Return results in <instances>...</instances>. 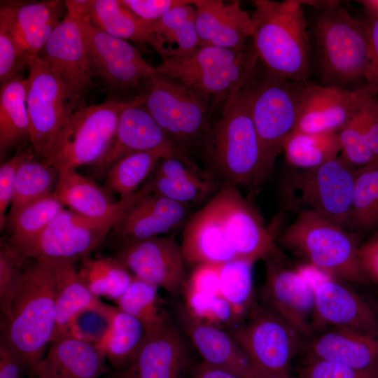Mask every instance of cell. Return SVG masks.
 Here are the masks:
<instances>
[{
	"label": "cell",
	"instance_id": "cell-1",
	"mask_svg": "<svg viewBox=\"0 0 378 378\" xmlns=\"http://www.w3.org/2000/svg\"><path fill=\"white\" fill-rule=\"evenodd\" d=\"M248 81L223 104L219 118L212 123L198 152L208 172L222 186L248 187L250 192L260 169V150Z\"/></svg>",
	"mask_w": 378,
	"mask_h": 378
},
{
	"label": "cell",
	"instance_id": "cell-2",
	"mask_svg": "<svg viewBox=\"0 0 378 378\" xmlns=\"http://www.w3.org/2000/svg\"><path fill=\"white\" fill-rule=\"evenodd\" d=\"M251 41L259 60L271 72L307 83L310 41L302 1L255 0Z\"/></svg>",
	"mask_w": 378,
	"mask_h": 378
},
{
	"label": "cell",
	"instance_id": "cell-3",
	"mask_svg": "<svg viewBox=\"0 0 378 378\" xmlns=\"http://www.w3.org/2000/svg\"><path fill=\"white\" fill-rule=\"evenodd\" d=\"M55 274L51 262L35 261L24 270L21 288L15 298L11 317L1 328L24 360L29 378L43 359L55 332Z\"/></svg>",
	"mask_w": 378,
	"mask_h": 378
},
{
	"label": "cell",
	"instance_id": "cell-4",
	"mask_svg": "<svg viewBox=\"0 0 378 378\" xmlns=\"http://www.w3.org/2000/svg\"><path fill=\"white\" fill-rule=\"evenodd\" d=\"M305 84L271 72L260 60L248 81L251 116L260 150V169L249 198L269 178L285 140L295 129Z\"/></svg>",
	"mask_w": 378,
	"mask_h": 378
},
{
	"label": "cell",
	"instance_id": "cell-5",
	"mask_svg": "<svg viewBox=\"0 0 378 378\" xmlns=\"http://www.w3.org/2000/svg\"><path fill=\"white\" fill-rule=\"evenodd\" d=\"M318 8L315 36L325 85L346 90L360 80L369 85L372 73L366 22L353 17L337 1Z\"/></svg>",
	"mask_w": 378,
	"mask_h": 378
},
{
	"label": "cell",
	"instance_id": "cell-6",
	"mask_svg": "<svg viewBox=\"0 0 378 378\" xmlns=\"http://www.w3.org/2000/svg\"><path fill=\"white\" fill-rule=\"evenodd\" d=\"M252 41L240 48L199 46L162 59L156 71L205 96L215 108L251 77L258 62Z\"/></svg>",
	"mask_w": 378,
	"mask_h": 378
},
{
	"label": "cell",
	"instance_id": "cell-7",
	"mask_svg": "<svg viewBox=\"0 0 378 378\" xmlns=\"http://www.w3.org/2000/svg\"><path fill=\"white\" fill-rule=\"evenodd\" d=\"M276 237L277 244L330 277L368 282L360 267L356 239L341 225L312 211L296 213Z\"/></svg>",
	"mask_w": 378,
	"mask_h": 378
},
{
	"label": "cell",
	"instance_id": "cell-8",
	"mask_svg": "<svg viewBox=\"0 0 378 378\" xmlns=\"http://www.w3.org/2000/svg\"><path fill=\"white\" fill-rule=\"evenodd\" d=\"M143 106L182 153L198 152L214 109L205 95L156 72L137 94Z\"/></svg>",
	"mask_w": 378,
	"mask_h": 378
},
{
	"label": "cell",
	"instance_id": "cell-9",
	"mask_svg": "<svg viewBox=\"0 0 378 378\" xmlns=\"http://www.w3.org/2000/svg\"><path fill=\"white\" fill-rule=\"evenodd\" d=\"M356 168L341 154L318 167L288 173L280 183L284 208L312 211L346 230Z\"/></svg>",
	"mask_w": 378,
	"mask_h": 378
},
{
	"label": "cell",
	"instance_id": "cell-10",
	"mask_svg": "<svg viewBox=\"0 0 378 378\" xmlns=\"http://www.w3.org/2000/svg\"><path fill=\"white\" fill-rule=\"evenodd\" d=\"M131 101L108 99L76 111L59 132L45 161L59 171L99 162L110 148L120 115Z\"/></svg>",
	"mask_w": 378,
	"mask_h": 378
},
{
	"label": "cell",
	"instance_id": "cell-11",
	"mask_svg": "<svg viewBox=\"0 0 378 378\" xmlns=\"http://www.w3.org/2000/svg\"><path fill=\"white\" fill-rule=\"evenodd\" d=\"M27 80L30 141L36 155L45 160L64 123L86 105L38 57L29 66Z\"/></svg>",
	"mask_w": 378,
	"mask_h": 378
},
{
	"label": "cell",
	"instance_id": "cell-12",
	"mask_svg": "<svg viewBox=\"0 0 378 378\" xmlns=\"http://www.w3.org/2000/svg\"><path fill=\"white\" fill-rule=\"evenodd\" d=\"M228 332L252 365L272 372L290 373L293 361L304 353L308 342L259 302Z\"/></svg>",
	"mask_w": 378,
	"mask_h": 378
},
{
	"label": "cell",
	"instance_id": "cell-13",
	"mask_svg": "<svg viewBox=\"0 0 378 378\" xmlns=\"http://www.w3.org/2000/svg\"><path fill=\"white\" fill-rule=\"evenodd\" d=\"M90 70L108 95L136 91L157 71L127 41L113 36L95 27L90 18H80Z\"/></svg>",
	"mask_w": 378,
	"mask_h": 378
},
{
	"label": "cell",
	"instance_id": "cell-14",
	"mask_svg": "<svg viewBox=\"0 0 378 378\" xmlns=\"http://www.w3.org/2000/svg\"><path fill=\"white\" fill-rule=\"evenodd\" d=\"M265 262V279L258 302L308 340L314 335V284L302 269L288 265L284 256Z\"/></svg>",
	"mask_w": 378,
	"mask_h": 378
},
{
	"label": "cell",
	"instance_id": "cell-15",
	"mask_svg": "<svg viewBox=\"0 0 378 378\" xmlns=\"http://www.w3.org/2000/svg\"><path fill=\"white\" fill-rule=\"evenodd\" d=\"M116 220H94L64 209L20 254L26 259L76 262L104 241Z\"/></svg>",
	"mask_w": 378,
	"mask_h": 378
},
{
	"label": "cell",
	"instance_id": "cell-16",
	"mask_svg": "<svg viewBox=\"0 0 378 378\" xmlns=\"http://www.w3.org/2000/svg\"><path fill=\"white\" fill-rule=\"evenodd\" d=\"M213 197L237 259L255 264L284 256L274 234L239 188L223 185Z\"/></svg>",
	"mask_w": 378,
	"mask_h": 378
},
{
	"label": "cell",
	"instance_id": "cell-17",
	"mask_svg": "<svg viewBox=\"0 0 378 378\" xmlns=\"http://www.w3.org/2000/svg\"><path fill=\"white\" fill-rule=\"evenodd\" d=\"M115 258L134 276L175 299L181 297L188 275L181 246L174 238L160 236L135 241L117 249Z\"/></svg>",
	"mask_w": 378,
	"mask_h": 378
},
{
	"label": "cell",
	"instance_id": "cell-18",
	"mask_svg": "<svg viewBox=\"0 0 378 378\" xmlns=\"http://www.w3.org/2000/svg\"><path fill=\"white\" fill-rule=\"evenodd\" d=\"M314 333L345 328L378 336V316L373 307L344 281L326 276L314 284Z\"/></svg>",
	"mask_w": 378,
	"mask_h": 378
},
{
	"label": "cell",
	"instance_id": "cell-19",
	"mask_svg": "<svg viewBox=\"0 0 378 378\" xmlns=\"http://www.w3.org/2000/svg\"><path fill=\"white\" fill-rule=\"evenodd\" d=\"M186 336L170 319L148 335L130 367L118 378H188L195 363Z\"/></svg>",
	"mask_w": 378,
	"mask_h": 378
},
{
	"label": "cell",
	"instance_id": "cell-20",
	"mask_svg": "<svg viewBox=\"0 0 378 378\" xmlns=\"http://www.w3.org/2000/svg\"><path fill=\"white\" fill-rule=\"evenodd\" d=\"M189 217L188 204L148 190L125 211L108 237L112 246L118 249L183 228Z\"/></svg>",
	"mask_w": 378,
	"mask_h": 378
},
{
	"label": "cell",
	"instance_id": "cell-21",
	"mask_svg": "<svg viewBox=\"0 0 378 378\" xmlns=\"http://www.w3.org/2000/svg\"><path fill=\"white\" fill-rule=\"evenodd\" d=\"M372 94L375 91L370 85L352 91L307 83L304 86L300 116L293 132H339Z\"/></svg>",
	"mask_w": 378,
	"mask_h": 378
},
{
	"label": "cell",
	"instance_id": "cell-22",
	"mask_svg": "<svg viewBox=\"0 0 378 378\" xmlns=\"http://www.w3.org/2000/svg\"><path fill=\"white\" fill-rule=\"evenodd\" d=\"M38 57L47 63L73 93L84 100L94 86V79L84 34L77 17L66 14Z\"/></svg>",
	"mask_w": 378,
	"mask_h": 378
},
{
	"label": "cell",
	"instance_id": "cell-23",
	"mask_svg": "<svg viewBox=\"0 0 378 378\" xmlns=\"http://www.w3.org/2000/svg\"><path fill=\"white\" fill-rule=\"evenodd\" d=\"M151 150L163 151L170 155L185 154L174 146L136 95L122 111L108 152L94 166L97 173L106 174L121 158Z\"/></svg>",
	"mask_w": 378,
	"mask_h": 378
},
{
	"label": "cell",
	"instance_id": "cell-24",
	"mask_svg": "<svg viewBox=\"0 0 378 378\" xmlns=\"http://www.w3.org/2000/svg\"><path fill=\"white\" fill-rule=\"evenodd\" d=\"M66 14L65 1L1 3L0 20L10 29L29 65Z\"/></svg>",
	"mask_w": 378,
	"mask_h": 378
},
{
	"label": "cell",
	"instance_id": "cell-25",
	"mask_svg": "<svg viewBox=\"0 0 378 378\" xmlns=\"http://www.w3.org/2000/svg\"><path fill=\"white\" fill-rule=\"evenodd\" d=\"M304 358L337 363L378 378V336L345 328H328L308 340Z\"/></svg>",
	"mask_w": 378,
	"mask_h": 378
},
{
	"label": "cell",
	"instance_id": "cell-26",
	"mask_svg": "<svg viewBox=\"0 0 378 378\" xmlns=\"http://www.w3.org/2000/svg\"><path fill=\"white\" fill-rule=\"evenodd\" d=\"M218 183L188 155L181 154L162 158L144 185L150 192L190 205L217 192Z\"/></svg>",
	"mask_w": 378,
	"mask_h": 378
},
{
	"label": "cell",
	"instance_id": "cell-27",
	"mask_svg": "<svg viewBox=\"0 0 378 378\" xmlns=\"http://www.w3.org/2000/svg\"><path fill=\"white\" fill-rule=\"evenodd\" d=\"M173 309L177 325L202 361L244 378L252 364L228 331L195 319L181 301H176Z\"/></svg>",
	"mask_w": 378,
	"mask_h": 378
},
{
	"label": "cell",
	"instance_id": "cell-28",
	"mask_svg": "<svg viewBox=\"0 0 378 378\" xmlns=\"http://www.w3.org/2000/svg\"><path fill=\"white\" fill-rule=\"evenodd\" d=\"M148 191L146 186L133 195L114 201L109 192L76 169L59 170L55 194L69 210L94 220H116Z\"/></svg>",
	"mask_w": 378,
	"mask_h": 378
},
{
	"label": "cell",
	"instance_id": "cell-29",
	"mask_svg": "<svg viewBox=\"0 0 378 378\" xmlns=\"http://www.w3.org/2000/svg\"><path fill=\"white\" fill-rule=\"evenodd\" d=\"M181 246L186 262L194 267L237 260L213 196L189 217Z\"/></svg>",
	"mask_w": 378,
	"mask_h": 378
},
{
	"label": "cell",
	"instance_id": "cell-30",
	"mask_svg": "<svg viewBox=\"0 0 378 378\" xmlns=\"http://www.w3.org/2000/svg\"><path fill=\"white\" fill-rule=\"evenodd\" d=\"M200 46L240 48L251 39L252 17L239 1L194 0Z\"/></svg>",
	"mask_w": 378,
	"mask_h": 378
},
{
	"label": "cell",
	"instance_id": "cell-31",
	"mask_svg": "<svg viewBox=\"0 0 378 378\" xmlns=\"http://www.w3.org/2000/svg\"><path fill=\"white\" fill-rule=\"evenodd\" d=\"M111 372L100 349L65 336L50 343L32 378H99Z\"/></svg>",
	"mask_w": 378,
	"mask_h": 378
},
{
	"label": "cell",
	"instance_id": "cell-32",
	"mask_svg": "<svg viewBox=\"0 0 378 378\" xmlns=\"http://www.w3.org/2000/svg\"><path fill=\"white\" fill-rule=\"evenodd\" d=\"M219 265L195 266L188 275L181 302L195 319L228 331L237 325V321L220 292Z\"/></svg>",
	"mask_w": 378,
	"mask_h": 378
},
{
	"label": "cell",
	"instance_id": "cell-33",
	"mask_svg": "<svg viewBox=\"0 0 378 378\" xmlns=\"http://www.w3.org/2000/svg\"><path fill=\"white\" fill-rule=\"evenodd\" d=\"M89 11L90 22L97 29L121 39L146 43L162 57L153 23L136 16L120 0H89Z\"/></svg>",
	"mask_w": 378,
	"mask_h": 378
},
{
	"label": "cell",
	"instance_id": "cell-34",
	"mask_svg": "<svg viewBox=\"0 0 378 378\" xmlns=\"http://www.w3.org/2000/svg\"><path fill=\"white\" fill-rule=\"evenodd\" d=\"M28 80L15 76L1 84V156L24 140L30 141V122L27 107Z\"/></svg>",
	"mask_w": 378,
	"mask_h": 378
},
{
	"label": "cell",
	"instance_id": "cell-35",
	"mask_svg": "<svg viewBox=\"0 0 378 378\" xmlns=\"http://www.w3.org/2000/svg\"><path fill=\"white\" fill-rule=\"evenodd\" d=\"M55 274V320L54 340L65 337L74 316L99 298L92 294L80 277L76 262L54 261Z\"/></svg>",
	"mask_w": 378,
	"mask_h": 378
},
{
	"label": "cell",
	"instance_id": "cell-36",
	"mask_svg": "<svg viewBox=\"0 0 378 378\" xmlns=\"http://www.w3.org/2000/svg\"><path fill=\"white\" fill-rule=\"evenodd\" d=\"M162 59L183 55L200 46L193 4L174 8L152 24Z\"/></svg>",
	"mask_w": 378,
	"mask_h": 378
},
{
	"label": "cell",
	"instance_id": "cell-37",
	"mask_svg": "<svg viewBox=\"0 0 378 378\" xmlns=\"http://www.w3.org/2000/svg\"><path fill=\"white\" fill-rule=\"evenodd\" d=\"M148 333L142 322L118 309L110 331L99 348L112 372L120 373L130 367Z\"/></svg>",
	"mask_w": 378,
	"mask_h": 378
},
{
	"label": "cell",
	"instance_id": "cell-38",
	"mask_svg": "<svg viewBox=\"0 0 378 378\" xmlns=\"http://www.w3.org/2000/svg\"><path fill=\"white\" fill-rule=\"evenodd\" d=\"M64 206L55 192L22 206L8 216L11 235L6 244L19 258L22 251L65 209Z\"/></svg>",
	"mask_w": 378,
	"mask_h": 378
},
{
	"label": "cell",
	"instance_id": "cell-39",
	"mask_svg": "<svg viewBox=\"0 0 378 378\" xmlns=\"http://www.w3.org/2000/svg\"><path fill=\"white\" fill-rule=\"evenodd\" d=\"M283 150L290 165L298 169H308L338 157L342 146L338 132H293L285 140Z\"/></svg>",
	"mask_w": 378,
	"mask_h": 378
},
{
	"label": "cell",
	"instance_id": "cell-40",
	"mask_svg": "<svg viewBox=\"0 0 378 378\" xmlns=\"http://www.w3.org/2000/svg\"><path fill=\"white\" fill-rule=\"evenodd\" d=\"M78 272L93 295L116 301L134 276L115 258L88 255L80 260Z\"/></svg>",
	"mask_w": 378,
	"mask_h": 378
},
{
	"label": "cell",
	"instance_id": "cell-41",
	"mask_svg": "<svg viewBox=\"0 0 378 378\" xmlns=\"http://www.w3.org/2000/svg\"><path fill=\"white\" fill-rule=\"evenodd\" d=\"M35 155V153L32 152L18 168L8 216L14 214L26 204L55 191L59 171L45 160H36Z\"/></svg>",
	"mask_w": 378,
	"mask_h": 378
},
{
	"label": "cell",
	"instance_id": "cell-42",
	"mask_svg": "<svg viewBox=\"0 0 378 378\" xmlns=\"http://www.w3.org/2000/svg\"><path fill=\"white\" fill-rule=\"evenodd\" d=\"M170 156L174 155L160 150H151L121 158L106 174V189L119 194L121 199L134 195L152 175L158 162Z\"/></svg>",
	"mask_w": 378,
	"mask_h": 378
},
{
	"label": "cell",
	"instance_id": "cell-43",
	"mask_svg": "<svg viewBox=\"0 0 378 378\" xmlns=\"http://www.w3.org/2000/svg\"><path fill=\"white\" fill-rule=\"evenodd\" d=\"M254 264L233 260L219 265L220 292L231 306L237 324L258 304L253 287Z\"/></svg>",
	"mask_w": 378,
	"mask_h": 378
},
{
	"label": "cell",
	"instance_id": "cell-44",
	"mask_svg": "<svg viewBox=\"0 0 378 378\" xmlns=\"http://www.w3.org/2000/svg\"><path fill=\"white\" fill-rule=\"evenodd\" d=\"M378 226V162L356 169L346 229L360 232Z\"/></svg>",
	"mask_w": 378,
	"mask_h": 378
},
{
	"label": "cell",
	"instance_id": "cell-45",
	"mask_svg": "<svg viewBox=\"0 0 378 378\" xmlns=\"http://www.w3.org/2000/svg\"><path fill=\"white\" fill-rule=\"evenodd\" d=\"M158 289L134 276L125 292L115 301L117 307L142 322L148 332L153 331L172 319Z\"/></svg>",
	"mask_w": 378,
	"mask_h": 378
},
{
	"label": "cell",
	"instance_id": "cell-46",
	"mask_svg": "<svg viewBox=\"0 0 378 378\" xmlns=\"http://www.w3.org/2000/svg\"><path fill=\"white\" fill-rule=\"evenodd\" d=\"M118 309L117 306L104 303L99 298L74 316L66 336L86 342L99 349L110 331Z\"/></svg>",
	"mask_w": 378,
	"mask_h": 378
},
{
	"label": "cell",
	"instance_id": "cell-47",
	"mask_svg": "<svg viewBox=\"0 0 378 378\" xmlns=\"http://www.w3.org/2000/svg\"><path fill=\"white\" fill-rule=\"evenodd\" d=\"M375 96V94L370 95L351 119L338 132L342 146L341 155L356 169L372 163L367 146L365 133Z\"/></svg>",
	"mask_w": 378,
	"mask_h": 378
},
{
	"label": "cell",
	"instance_id": "cell-48",
	"mask_svg": "<svg viewBox=\"0 0 378 378\" xmlns=\"http://www.w3.org/2000/svg\"><path fill=\"white\" fill-rule=\"evenodd\" d=\"M22 262L6 244L0 250V309L4 319L11 317V309L23 281Z\"/></svg>",
	"mask_w": 378,
	"mask_h": 378
},
{
	"label": "cell",
	"instance_id": "cell-49",
	"mask_svg": "<svg viewBox=\"0 0 378 378\" xmlns=\"http://www.w3.org/2000/svg\"><path fill=\"white\" fill-rule=\"evenodd\" d=\"M29 64L6 23L0 20V82L18 76Z\"/></svg>",
	"mask_w": 378,
	"mask_h": 378
},
{
	"label": "cell",
	"instance_id": "cell-50",
	"mask_svg": "<svg viewBox=\"0 0 378 378\" xmlns=\"http://www.w3.org/2000/svg\"><path fill=\"white\" fill-rule=\"evenodd\" d=\"M297 373L299 378H370L346 365L314 358H304Z\"/></svg>",
	"mask_w": 378,
	"mask_h": 378
},
{
	"label": "cell",
	"instance_id": "cell-51",
	"mask_svg": "<svg viewBox=\"0 0 378 378\" xmlns=\"http://www.w3.org/2000/svg\"><path fill=\"white\" fill-rule=\"evenodd\" d=\"M32 152L33 148L17 152L13 156L5 161L0 167V226L4 227L6 220V213L11 205L15 176L20 163Z\"/></svg>",
	"mask_w": 378,
	"mask_h": 378
},
{
	"label": "cell",
	"instance_id": "cell-52",
	"mask_svg": "<svg viewBox=\"0 0 378 378\" xmlns=\"http://www.w3.org/2000/svg\"><path fill=\"white\" fill-rule=\"evenodd\" d=\"M122 5L138 18L153 23L172 9L194 0H120Z\"/></svg>",
	"mask_w": 378,
	"mask_h": 378
},
{
	"label": "cell",
	"instance_id": "cell-53",
	"mask_svg": "<svg viewBox=\"0 0 378 378\" xmlns=\"http://www.w3.org/2000/svg\"><path fill=\"white\" fill-rule=\"evenodd\" d=\"M29 378L28 367L6 336L0 337V378Z\"/></svg>",
	"mask_w": 378,
	"mask_h": 378
},
{
	"label": "cell",
	"instance_id": "cell-54",
	"mask_svg": "<svg viewBox=\"0 0 378 378\" xmlns=\"http://www.w3.org/2000/svg\"><path fill=\"white\" fill-rule=\"evenodd\" d=\"M360 269L366 279L378 284V226L358 251Z\"/></svg>",
	"mask_w": 378,
	"mask_h": 378
},
{
	"label": "cell",
	"instance_id": "cell-55",
	"mask_svg": "<svg viewBox=\"0 0 378 378\" xmlns=\"http://www.w3.org/2000/svg\"><path fill=\"white\" fill-rule=\"evenodd\" d=\"M365 22L368 29L372 73L369 85L374 90L378 98V16L368 17Z\"/></svg>",
	"mask_w": 378,
	"mask_h": 378
},
{
	"label": "cell",
	"instance_id": "cell-56",
	"mask_svg": "<svg viewBox=\"0 0 378 378\" xmlns=\"http://www.w3.org/2000/svg\"><path fill=\"white\" fill-rule=\"evenodd\" d=\"M188 378H241L225 369L211 365L201 360L195 363Z\"/></svg>",
	"mask_w": 378,
	"mask_h": 378
},
{
	"label": "cell",
	"instance_id": "cell-57",
	"mask_svg": "<svg viewBox=\"0 0 378 378\" xmlns=\"http://www.w3.org/2000/svg\"><path fill=\"white\" fill-rule=\"evenodd\" d=\"M244 378H293L290 373L272 372L251 365Z\"/></svg>",
	"mask_w": 378,
	"mask_h": 378
},
{
	"label": "cell",
	"instance_id": "cell-58",
	"mask_svg": "<svg viewBox=\"0 0 378 378\" xmlns=\"http://www.w3.org/2000/svg\"><path fill=\"white\" fill-rule=\"evenodd\" d=\"M366 10L368 17L378 16V0H363L358 1Z\"/></svg>",
	"mask_w": 378,
	"mask_h": 378
},
{
	"label": "cell",
	"instance_id": "cell-59",
	"mask_svg": "<svg viewBox=\"0 0 378 378\" xmlns=\"http://www.w3.org/2000/svg\"><path fill=\"white\" fill-rule=\"evenodd\" d=\"M99 378H118L115 375H114L112 372L105 374Z\"/></svg>",
	"mask_w": 378,
	"mask_h": 378
}]
</instances>
